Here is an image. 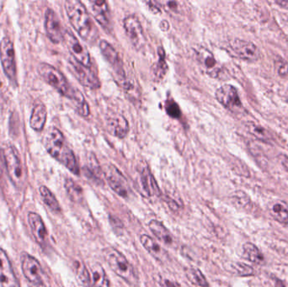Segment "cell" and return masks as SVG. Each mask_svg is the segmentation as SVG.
Wrapping results in <instances>:
<instances>
[{"instance_id": "9c48e42d", "label": "cell", "mask_w": 288, "mask_h": 287, "mask_svg": "<svg viewBox=\"0 0 288 287\" xmlns=\"http://www.w3.org/2000/svg\"><path fill=\"white\" fill-rule=\"evenodd\" d=\"M104 176L109 185L116 194L127 198L130 194V187L123 174L113 164H107L103 170Z\"/></svg>"}, {"instance_id": "7a4b0ae2", "label": "cell", "mask_w": 288, "mask_h": 287, "mask_svg": "<svg viewBox=\"0 0 288 287\" xmlns=\"http://www.w3.org/2000/svg\"><path fill=\"white\" fill-rule=\"evenodd\" d=\"M65 10L71 25L78 35L89 44L95 42L99 37V31L85 6L78 0H67Z\"/></svg>"}, {"instance_id": "4316f807", "label": "cell", "mask_w": 288, "mask_h": 287, "mask_svg": "<svg viewBox=\"0 0 288 287\" xmlns=\"http://www.w3.org/2000/svg\"><path fill=\"white\" fill-rule=\"evenodd\" d=\"M40 192V197L44 204L52 211V212L58 213L61 212V207L59 202L56 198L55 196L53 194V192H51L50 189H48L47 187L42 186L40 187L39 189Z\"/></svg>"}, {"instance_id": "5bb4252c", "label": "cell", "mask_w": 288, "mask_h": 287, "mask_svg": "<svg viewBox=\"0 0 288 287\" xmlns=\"http://www.w3.org/2000/svg\"><path fill=\"white\" fill-rule=\"evenodd\" d=\"M232 53L243 60L254 62L260 58V53L257 45L250 40L234 39L229 42Z\"/></svg>"}, {"instance_id": "484cf974", "label": "cell", "mask_w": 288, "mask_h": 287, "mask_svg": "<svg viewBox=\"0 0 288 287\" xmlns=\"http://www.w3.org/2000/svg\"><path fill=\"white\" fill-rule=\"evenodd\" d=\"M86 176L89 179H93L95 182H102V174L103 172L101 170V168L99 165L98 160L96 159L93 154L88 155L87 159V166L85 167Z\"/></svg>"}, {"instance_id": "603a6c76", "label": "cell", "mask_w": 288, "mask_h": 287, "mask_svg": "<svg viewBox=\"0 0 288 287\" xmlns=\"http://www.w3.org/2000/svg\"><path fill=\"white\" fill-rule=\"evenodd\" d=\"M149 227L160 242L169 247H173L174 244V237L162 222H159L158 220H152L149 222Z\"/></svg>"}, {"instance_id": "f1b7e54d", "label": "cell", "mask_w": 288, "mask_h": 287, "mask_svg": "<svg viewBox=\"0 0 288 287\" xmlns=\"http://www.w3.org/2000/svg\"><path fill=\"white\" fill-rule=\"evenodd\" d=\"M73 269L76 276L81 285L84 287H89L91 285L90 274L85 265L81 260H75L73 261Z\"/></svg>"}, {"instance_id": "7bdbcfd3", "label": "cell", "mask_w": 288, "mask_h": 287, "mask_svg": "<svg viewBox=\"0 0 288 287\" xmlns=\"http://www.w3.org/2000/svg\"><path fill=\"white\" fill-rule=\"evenodd\" d=\"M275 4L282 9L288 10V0H276Z\"/></svg>"}, {"instance_id": "8992f818", "label": "cell", "mask_w": 288, "mask_h": 287, "mask_svg": "<svg viewBox=\"0 0 288 287\" xmlns=\"http://www.w3.org/2000/svg\"><path fill=\"white\" fill-rule=\"evenodd\" d=\"M194 51L197 62L206 74L216 79H227L228 78L224 67L215 58L214 55L208 49L203 46H197Z\"/></svg>"}, {"instance_id": "d590c367", "label": "cell", "mask_w": 288, "mask_h": 287, "mask_svg": "<svg viewBox=\"0 0 288 287\" xmlns=\"http://www.w3.org/2000/svg\"><path fill=\"white\" fill-rule=\"evenodd\" d=\"M159 63L157 64L156 68H155V75H156L157 78H161L164 77L167 70L165 53L161 47L159 49Z\"/></svg>"}, {"instance_id": "4fadbf2b", "label": "cell", "mask_w": 288, "mask_h": 287, "mask_svg": "<svg viewBox=\"0 0 288 287\" xmlns=\"http://www.w3.org/2000/svg\"><path fill=\"white\" fill-rule=\"evenodd\" d=\"M124 30L131 44L136 50H141L145 45L143 30L138 18L135 15H128L123 20Z\"/></svg>"}, {"instance_id": "e575fe53", "label": "cell", "mask_w": 288, "mask_h": 287, "mask_svg": "<svg viewBox=\"0 0 288 287\" xmlns=\"http://www.w3.org/2000/svg\"><path fill=\"white\" fill-rule=\"evenodd\" d=\"M232 271L238 276H251L254 275L255 271L250 265L244 263L237 262L232 265Z\"/></svg>"}, {"instance_id": "ba28073f", "label": "cell", "mask_w": 288, "mask_h": 287, "mask_svg": "<svg viewBox=\"0 0 288 287\" xmlns=\"http://www.w3.org/2000/svg\"><path fill=\"white\" fill-rule=\"evenodd\" d=\"M216 99L225 108L234 114H242L245 111L237 90L233 86L224 84L217 88Z\"/></svg>"}, {"instance_id": "1f68e13d", "label": "cell", "mask_w": 288, "mask_h": 287, "mask_svg": "<svg viewBox=\"0 0 288 287\" xmlns=\"http://www.w3.org/2000/svg\"><path fill=\"white\" fill-rule=\"evenodd\" d=\"M73 105L75 106L76 110L81 116L87 117L89 115V107L85 98L78 89H76L73 94V98L71 99Z\"/></svg>"}, {"instance_id": "ab89813d", "label": "cell", "mask_w": 288, "mask_h": 287, "mask_svg": "<svg viewBox=\"0 0 288 287\" xmlns=\"http://www.w3.org/2000/svg\"><path fill=\"white\" fill-rule=\"evenodd\" d=\"M162 287H181L179 283L174 281V280H170L169 279H163L161 281Z\"/></svg>"}, {"instance_id": "7402d4cb", "label": "cell", "mask_w": 288, "mask_h": 287, "mask_svg": "<svg viewBox=\"0 0 288 287\" xmlns=\"http://www.w3.org/2000/svg\"><path fill=\"white\" fill-rule=\"evenodd\" d=\"M47 118V112L44 104L38 102L32 109L30 115V126L35 131H41L45 126Z\"/></svg>"}, {"instance_id": "2e32d148", "label": "cell", "mask_w": 288, "mask_h": 287, "mask_svg": "<svg viewBox=\"0 0 288 287\" xmlns=\"http://www.w3.org/2000/svg\"><path fill=\"white\" fill-rule=\"evenodd\" d=\"M0 286L20 287L15 271L13 270L10 258L0 247Z\"/></svg>"}, {"instance_id": "e0dca14e", "label": "cell", "mask_w": 288, "mask_h": 287, "mask_svg": "<svg viewBox=\"0 0 288 287\" xmlns=\"http://www.w3.org/2000/svg\"><path fill=\"white\" fill-rule=\"evenodd\" d=\"M45 28L46 35L51 41L55 44L63 40V35L60 20L58 15L52 9H47L45 13Z\"/></svg>"}, {"instance_id": "4dcf8cb0", "label": "cell", "mask_w": 288, "mask_h": 287, "mask_svg": "<svg viewBox=\"0 0 288 287\" xmlns=\"http://www.w3.org/2000/svg\"><path fill=\"white\" fill-rule=\"evenodd\" d=\"M185 275L189 282L201 287H209V283L203 273L197 268H188L185 270Z\"/></svg>"}, {"instance_id": "5b68a950", "label": "cell", "mask_w": 288, "mask_h": 287, "mask_svg": "<svg viewBox=\"0 0 288 287\" xmlns=\"http://www.w3.org/2000/svg\"><path fill=\"white\" fill-rule=\"evenodd\" d=\"M38 73L45 83L55 88L62 95L65 96L69 100L73 98L76 88H73L69 84L65 76L55 67L48 63H40L38 67Z\"/></svg>"}, {"instance_id": "6da1fadb", "label": "cell", "mask_w": 288, "mask_h": 287, "mask_svg": "<svg viewBox=\"0 0 288 287\" xmlns=\"http://www.w3.org/2000/svg\"><path fill=\"white\" fill-rule=\"evenodd\" d=\"M44 145L48 154L63 164L75 175H79L80 169L73 150L68 146L62 131L57 127H51L44 137Z\"/></svg>"}, {"instance_id": "60d3db41", "label": "cell", "mask_w": 288, "mask_h": 287, "mask_svg": "<svg viewBox=\"0 0 288 287\" xmlns=\"http://www.w3.org/2000/svg\"><path fill=\"white\" fill-rule=\"evenodd\" d=\"M146 5H149V9L151 10L152 12L157 13L160 12V10H159V3L157 2V1H149V2H147Z\"/></svg>"}, {"instance_id": "d6986e66", "label": "cell", "mask_w": 288, "mask_h": 287, "mask_svg": "<svg viewBox=\"0 0 288 287\" xmlns=\"http://www.w3.org/2000/svg\"><path fill=\"white\" fill-rule=\"evenodd\" d=\"M89 9L96 21L105 29L110 28L109 8L106 1H89Z\"/></svg>"}, {"instance_id": "f546056e", "label": "cell", "mask_w": 288, "mask_h": 287, "mask_svg": "<svg viewBox=\"0 0 288 287\" xmlns=\"http://www.w3.org/2000/svg\"><path fill=\"white\" fill-rule=\"evenodd\" d=\"M64 186H65L67 194L72 202H75V203H80L83 202V189L73 179H66Z\"/></svg>"}, {"instance_id": "f6af8a7d", "label": "cell", "mask_w": 288, "mask_h": 287, "mask_svg": "<svg viewBox=\"0 0 288 287\" xmlns=\"http://www.w3.org/2000/svg\"><path fill=\"white\" fill-rule=\"evenodd\" d=\"M275 287H285V285L283 284L281 280H279V279H276L275 280Z\"/></svg>"}, {"instance_id": "d4e9b609", "label": "cell", "mask_w": 288, "mask_h": 287, "mask_svg": "<svg viewBox=\"0 0 288 287\" xmlns=\"http://www.w3.org/2000/svg\"><path fill=\"white\" fill-rule=\"evenodd\" d=\"M90 270L93 277L92 287H111L106 270H104L101 264H93L91 265Z\"/></svg>"}, {"instance_id": "277c9868", "label": "cell", "mask_w": 288, "mask_h": 287, "mask_svg": "<svg viewBox=\"0 0 288 287\" xmlns=\"http://www.w3.org/2000/svg\"><path fill=\"white\" fill-rule=\"evenodd\" d=\"M2 152L9 178L16 188L21 189L25 186L26 174L19 152L12 144L5 145Z\"/></svg>"}, {"instance_id": "3957f363", "label": "cell", "mask_w": 288, "mask_h": 287, "mask_svg": "<svg viewBox=\"0 0 288 287\" xmlns=\"http://www.w3.org/2000/svg\"><path fill=\"white\" fill-rule=\"evenodd\" d=\"M103 256L106 263L116 275L125 281L136 285L138 277L133 266L130 264L125 255L114 248H106L103 250Z\"/></svg>"}, {"instance_id": "836d02e7", "label": "cell", "mask_w": 288, "mask_h": 287, "mask_svg": "<svg viewBox=\"0 0 288 287\" xmlns=\"http://www.w3.org/2000/svg\"><path fill=\"white\" fill-rule=\"evenodd\" d=\"M270 213L274 217V219L276 220L280 223H288V208L281 204V203H275L273 205L270 210Z\"/></svg>"}, {"instance_id": "83f0119b", "label": "cell", "mask_w": 288, "mask_h": 287, "mask_svg": "<svg viewBox=\"0 0 288 287\" xmlns=\"http://www.w3.org/2000/svg\"><path fill=\"white\" fill-rule=\"evenodd\" d=\"M244 257L255 265H261L264 262V256L260 250L251 243H246L243 246Z\"/></svg>"}, {"instance_id": "8fae6325", "label": "cell", "mask_w": 288, "mask_h": 287, "mask_svg": "<svg viewBox=\"0 0 288 287\" xmlns=\"http://www.w3.org/2000/svg\"><path fill=\"white\" fill-rule=\"evenodd\" d=\"M63 40L65 41L68 50L73 56L74 60L81 65L90 68V55L85 45L69 30H65L63 35Z\"/></svg>"}, {"instance_id": "44dd1931", "label": "cell", "mask_w": 288, "mask_h": 287, "mask_svg": "<svg viewBox=\"0 0 288 287\" xmlns=\"http://www.w3.org/2000/svg\"><path fill=\"white\" fill-rule=\"evenodd\" d=\"M140 178L142 189L148 197H159L161 195L159 185L148 167L141 169Z\"/></svg>"}, {"instance_id": "d6a6232c", "label": "cell", "mask_w": 288, "mask_h": 287, "mask_svg": "<svg viewBox=\"0 0 288 287\" xmlns=\"http://www.w3.org/2000/svg\"><path fill=\"white\" fill-rule=\"evenodd\" d=\"M246 128L250 134H252L253 136H255L256 138L260 139L261 141H270L271 140V136L267 130H265L263 126L256 122L249 121L246 124Z\"/></svg>"}, {"instance_id": "74e56055", "label": "cell", "mask_w": 288, "mask_h": 287, "mask_svg": "<svg viewBox=\"0 0 288 287\" xmlns=\"http://www.w3.org/2000/svg\"><path fill=\"white\" fill-rule=\"evenodd\" d=\"M235 203L238 205L239 207L245 208L248 207L250 205V197L245 194L244 192H237L234 194Z\"/></svg>"}, {"instance_id": "ac0fdd59", "label": "cell", "mask_w": 288, "mask_h": 287, "mask_svg": "<svg viewBox=\"0 0 288 287\" xmlns=\"http://www.w3.org/2000/svg\"><path fill=\"white\" fill-rule=\"evenodd\" d=\"M28 222L35 242L42 249L46 248L48 241L47 230L45 228V223L40 215L35 212H30L28 214Z\"/></svg>"}, {"instance_id": "30bf717a", "label": "cell", "mask_w": 288, "mask_h": 287, "mask_svg": "<svg viewBox=\"0 0 288 287\" xmlns=\"http://www.w3.org/2000/svg\"><path fill=\"white\" fill-rule=\"evenodd\" d=\"M23 274L29 282L35 286L43 285L42 268L35 257L28 253H23L20 256Z\"/></svg>"}, {"instance_id": "b9f144b4", "label": "cell", "mask_w": 288, "mask_h": 287, "mask_svg": "<svg viewBox=\"0 0 288 287\" xmlns=\"http://www.w3.org/2000/svg\"><path fill=\"white\" fill-rule=\"evenodd\" d=\"M277 159L280 162V164L282 165L283 168L285 169V171L288 172V157L285 154H280L277 157Z\"/></svg>"}, {"instance_id": "ffe728a7", "label": "cell", "mask_w": 288, "mask_h": 287, "mask_svg": "<svg viewBox=\"0 0 288 287\" xmlns=\"http://www.w3.org/2000/svg\"><path fill=\"white\" fill-rule=\"evenodd\" d=\"M140 241H141V245L143 246L144 249L157 260H159L160 262H164L165 260H168L169 255H168L166 250H164V249H163L150 236L142 234L140 237Z\"/></svg>"}, {"instance_id": "7c38bea8", "label": "cell", "mask_w": 288, "mask_h": 287, "mask_svg": "<svg viewBox=\"0 0 288 287\" xmlns=\"http://www.w3.org/2000/svg\"><path fill=\"white\" fill-rule=\"evenodd\" d=\"M100 49H101V53L104 56V58H106V60L111 65V68L117 77L119 82L121 83H123L124 81L126 80L127 78H126L125 69H124L123 63H122L118 53L110 43L107 42L105 40H101Z\"/></svg>"}, {"instance_id": "cb8c5ba5", "label": "cell", "mask_w": 288, "mask_h": 287, "mask_svg": "<svg viewBox=\"0 0 288 287\" xmlns=\"http://www.w3.org/2000/svg\"><path fill=\"white\" fill-rule=\"evenodd\" d=\"M111 133L119 138H124L129 131L128 122L121 115H116L108 121Z\"/></svg>"}, {"instance_id": "52a82bcc", "label": "cell", "mask_w": 288, "mask_h": 287, "mask_svg": "<svg viewBox=\"0 0 288 287\" xmlns=\"http://www.w3.org/2000/svg\"><path fill=\"white\" fill-rule=\"evenodd\" d=\"M0 61L3 70L10 82H17V68L14 43L10 38L5 36L0 41Z\"/></svg>"}, {"instance_id": "ee69618b", "label": "cell", "mask_w": 288, "mask_h": 287, "mask_svg": "<svg viewBox=\"0 0 288 287\" xmlns=\"http://www.w3.org/2000/svg\"><path fill=\"white\" fill-rule=\"evenodd\" d=\"M160 28H161L162 30H164V31H166V30H169V23L167 22L166 20H164V21H162L161 24H160Z\"/></svg>"}, {"instance_id": "9a60e30c", "label": "cell", "mask_w": 288, "mask_h": 287, "mask_svg": "<svg viewBox=\"0 0 288 287\" xmlns=\"http://www.w3.org/2000/svg\"><path fill=\"white\" fill-rule=\"evenodd\" d=\"M69 70L82 85L88 88H99L101 83L98 77L94 74L90 68L81 65L76 61H69Z\"/></svg>"}, {"instance_id": "8d00e7d4", "label": "cell", "mask_w": 288, "mask_h": 287, "mask_svg": "<svg viewBox=\"0 0 288 287\" xmlns=\"http://www.w3.org/2000/svg\"><path fill=\"white\" fill-rule=\"evenodd\" d=\"M165 110H166L167 113L169 114V116H171L172 118H179L181 115L179 106L174 101H167Z\"/></svg>"}, {"instance_id": "bcb514c9", "label": "cell", "mask_w": 288, "mask_h": 287, "mask_svg": "<svg viewBox=\"0 0 288 287\" xmlns=\"http://www.w3.org/2000/svg\"><path fill=\"white\" fill-rule=\"evenodd\" d=\"M30 287H38V286H30Z\"/></svg>"}, {"instance_id": "f35d334b", "label": "cell", "mask_w": 288, "mask_h": 287, "mask_svg": "<svg viewBox=\"0 0 288 287\" xmlns=\"http://www.w3.org/2000/svg\"><path fill=\"white\" fill-rule=\"evenodd\" d=\"M275 66L279 75L282 77L287 75L288 64L284 60L276 61L275 62Z\"/></svg>"}]
</instances>
